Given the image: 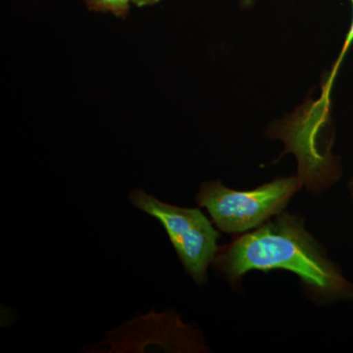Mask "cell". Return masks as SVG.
Segmentation results:
<instances>
[{
	"mask_svg": "<svg viewBox=\"0 0 353 353\" xmlns=\"http://www.w3.org/2000/svg\"><path fill=\"white\" fill-rule=\"evenodd\" d=\"M215 264L232 282L248 272L284 269L296 274L313 292L327 299L353 296V285L318 248L301 218L281 213L256 231L218 250Z\"/></svg>",
	"mask_w": 353,
	"mask_h": 353,
	"instance_id": "1",
	"label": "cell"
},
{
	"mask_svg": "<svg viewBox=\"0 0 353 353\" xmlns=\"http://www.w3.org/2000/svg\"><path fill=\"white\" fill-rule=\"evenodd\" d=\"M299 176L278 178L252 190H234L220 181L202 183L196 202L225 233H243L282 212L301 189Z\"/></svg>",
	"mask_w": 353,
	"mask_h": 353,
	"instance_id": "2",
	"label": "cell"
},
{
	"mask_svg": "<svg viewBox=\"0 0 353 353\" xmlns=\"http://www.w3.org/2000/svg\"><path fill=\"white\" fill-rule=\"evenodd\" d=\"M132 205L161 223L185 271L203 284L209 265L218 252L220 234L199 209L183 208L158 201L143 190L130 196Z\"/></svg>",
	"mask_w": 353,
	"mask_h": 353,
	"instance_id": "3",
	"label": "cell"
},
{
	"mask_svg": "<svg viewBox=\"0 0 353 353\" xmlns=\"http://www.w3.org/2000/svg\"><path fill=\"white\" fill-rule=\"evenodd\" d=\"M352 4L353 9V0H350ZM353 43V16L352 24H350V30H348L347 37H345V41H343V48H341L340 54L336 58L333 67H332L331 72H330L328 78L326 82L323 85L321 99L316 102L315 108L319 110L321 108V112L328 113L330 108V94H331L332 87H333L334 80H336V75H338L339 69H340L341 63L345 60V55H347L348 50Z\"/></svg>",
	"mask_w": 353,
	"mask_h": 353,
	"instance_id": "4",
	"label": "cell"
},
{
	"mask_svg": "<svg viewBox=\"0 0 353 353\" xmlns=\"http://www.w3.org/2000/svg\"><path fill=\"white\" fill-rule=\"evenodd\" d=\"M132 0H85L88 8L95 12H110L125 18L129 14Z\"/></svg>",
	"mask_w": 353,
	"mask_h": 353,
	"instance_id": "5",
	"label": "cell"
},
{
	"mask_svg": "<svg viewBox=\"0 0 353 353\" xmlns=\"http://www.w3.org/2000/svg\"><path fill=\"white\" fill-rule=\"evenodd\" d=\"M159 1L160 0H132V3L139 7L153 6Z\"/></svg>",
	"mask_w": 353,
	"mask_h": 353,
	"instance_id": "6",
	"label": "cell"
},
{
	"mask_svg": "<svg viewBox=\"0 0 353 353\" xmlns=\"http://www.w3.org/2000/svg\"><path fill=\"white\" fill-rule=\"evenodd\" d=\"M241 4H243V6L248 7L250 6H252L253 0H241Z\"/></svg>",
	"mask_w": 353,
	"mask_h": 353,
	"instance_id": "7",
	"label": "cell"
},
{
	"mask_svg": "<svg viewBox=\"0 0 353 353\" xmlns=\"http://www.w3.org/2000/svg\"><path fill=\"white\" fill-rule=\"evenodd\" d=\"M348 188H350V194H352L353 199V178L350 180V183H348Z\"/></svg>",
	"mask_w": 353,
	"mask_h": 353,
	"instance_id": "8",
	"label": "cell"
}]
</instances>
